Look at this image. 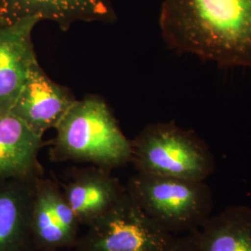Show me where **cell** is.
<instances>
[{
    "label": "cell",
    "instance_id": "cell-4",
    "mask_svg": "<svg viewBox=\"0 0 251 251\" xmlns=\"http://www.w3.org/2000/svg\"><path fill=\"white\" fill-rule=\"evenodd\" d=\"M131 162L138 172L206 181L215 171L207 144L172 122L145 126L131 140Z\"/></svg>",
    "mask_w": 251,
    "mask_h": 251
},
{
    "label": "cell",
    "instance_id": "cell-7",
    "mask_svg": "<svg viewBox=\"0 0 251 251\" xmlns=\"http://www.w3.org/2000/svg\"><path fill=\"white\" fill-rule=\"evenodd\" d=\"M40 22L33 17L0 25V117L10 113L32 67L38 62L33 32Z\"/></svg>",
    "mask_w": 251,
    "mask_h": 251
},
{
    "label": "cell",
    "instance_id": "cell-9",
    "mask_svg": "<svg viewBox=\"0 0 251 251\" xmlns=\"http://www.w3.org/2000/svg\"><path fill=\"white\" fill-rule=\"evenodd\" d=\"M111 171L90 165L68 171L61 185L80 225L88 226L104 215L126 193V185Z\"/></svg>",
    "mask_w": 251,
    "mask_h": 251
},
{
    "label": "cell",
    "instance_id": "cell-15",
    "mask_svg": "<svg viewBox=\"0 0 251 251\" xmlns=\"http://www.w3.org/2000/svg\"><path fill=\"white\" fill-rule=\"evenodd\" d=\"M167 251H195L193 232L176 236L174 242Z\"/></svg>",
    "mask_w": 251,
    "mask_h": 251
},
{
    "label": "cell",
    "instance_id": "cell-8",
    "mask_svg": "<svg viewBox=\"0 0 251 251\" xmlns=\"http://www.w3.org/2000/svg\"><path fill=\"white\" fill-rule=\"evenodd\" d=\"M36 17L56 24L63 31L76 23H114L110 0H0V25Z\"/></svg>",
    "mask_w": 251,
    "mask_h": 251
},
{
    "label": "cell",
    "instance_id": "cell-2",
    "mask_svg": "<svg viewBox=\"0 0 251 251\" xmlns=\"http://www.w3.org/2000/svg\"><path fill=\"white\" fill-rule=\"evenodd\" d=\"M55 129L50 149L52 161L86 163L109 171L131 162V140L100 96L76 100Z\"/></svg>",
    "mask_w": 251,
    "mask_h": 251
},
{
    "label": "cell",
    "instance_id": "cell-6",
    "mask_svg": "<svg viewBox=\"0 0 251 251\" xmlns=\"http://www.w3.org/2000/svg\"><path fill=\"white\" fill-rule=\"evenodd\" d=\"M75 100L70 90L52 80L37 62L10 114L43 137L49 129L57 126Z\"/></svg>",
    "mask_w": 251,
    "mask_h": 251
},
{
    "label": "cell",
    "instance_id": "cell-16",
    "mask_svg": "<svg viewBox=\"0 0 251 251\" xmlns=\"http://www.w3.org/2000/svg\"><path fill=\"white\" fill-rule=\"evenodd\" d=\"M62 251V250L61 251Z\"/></svg>",
    "mask_w": 251,
    "mask_h": 251
},
{
    "label": "cell",
    "instance_id": "cell-14",
    "mask_svg": "<svg viewBox=\"0 0 251 251\" xmlns=\"http://www.w3.org/2000/svg\"><path fill=\"white\" fill-rule=\"evenodd\" d=\"M49 192L56 221L74 248L79 238L80 224L64 197L61 185L53 179H49Z\"/></svg>",
    "mask_w": 251,
    "mask_h": 251
},
{
    "label": "cell",
    "instance_id": "cell-10",
    "mask_svg": "<svg viewBox=\"0 0 251 251\" xmlns=\"http://www.w3.org/2000/svg\"><path fill=\"white\" fill-rule=\"evenodd\" d=\"M38 178L0 179V251H35L31 217Z\"/></svg>",
    "mask_w": 251,
    "mask_h": 251
},
{
    "label": "cell",
    "instance_id": "cell-13",
    "mask_svg": "<svg viewBox=\"0 0 251 251\" xmlns=\"http://www.w3.org/2000/svg\"><path fill=\"white\" fill-rule=\"evenodd\" d=\"M31 229L35 251H63L73 248L56 221L50 205L49 179L44 176L38 178L36 181Z\"/></svg>",
    "mask_w": 251,
    "mask_h": 251
},
{
    "label": "cell",
    "instance_id": "cell-5",
    "mask_svg": "<svg viewBox=\"0 0 251 251\" xmlns=\"http://www.w3.org/2000/svg\"><path fill=\"white\" fill-rule=\"evenodd\" d=\"M75 251H167L177 235L156 225L127 190L116 206L86 226Z\"/></svg>",
    "mask_w": 251,
    "mask_h": 251
},
{
    "label": "cell",
    "instance_id": "cell-12",
    "mask_svg": "<svg viewBox=\"0 0 251 251\" xmlns=\"http://www.w3.org/2000/svg\"><path fill=\"white\" fill-rule=\"evenodd\" d=\"M193 233L195 251H251V207L227 206Z\"/></svg>",
    "mask_w": 251,
    "mask_h": 251
},
{
    "label": "cell",
    "instance_id": "cell-1",
    "mask_svg": "<svg viewBox=\"0 0 251 251\" xmlns=\"http://www.w3.org/2000/svg\"><path fill=\"white\" fill-rule=\"evenodd\" d=\"M159 26L171 50L251 69V0H163Z\"/></svg>",
    "mask_w": 251,
    "mask_h": 251
},
{
    "label": "cell",
    "instance_id": "cell-3",
    "mask_svg": "<svg viewBox=\"0 0 251 251\" xmlns=\"http://www.w3.org/2000/svg\"><path fill=\"white\" fill-rule=\"evenodd\" d=\"M126 188L146 215L174 235L198 230L213 214V193L206 181L137 171Z\"/></svg>",
    "mask_w": 251,
    "mask_h": 251
},
{
    "label": "cell",
    "instance_id": "cell-11",
    "mask_svg": "<svg viewBox=\"0 0 251 251\" xmlns=\"http://www.w3.org/2000/svg\"><path fill=\"white\" fill-rule=\"evenodd\" d=\"M43 137L12 114L0 117V179H30L44 175L38 154Z\"/></svg>",
    "mask_w": 251,
    "mask_h": 251
}]
</instances>
